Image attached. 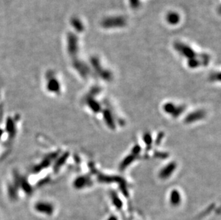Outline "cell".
Listing matches in <instances>:
<instances>
[{
  "label": "cell",
  "mask_w": 221,
  "mask_h": 220,
  "mask_svg": "<svg viewBox=\"0 0 221 220\" xmlns=\"http://www.w3.org/2000/svg\"><path fill=\"white\" fill-rule=\"evenodd\" d=\"M174 47L178 52L180 53V55L188 59V66L190 67L196 68L200 65H207V63L204 61L198 60V57H202L205 55H198L197 53L194 52V50H192L188 45H185L182 42H177L175 43Z\"/></svg>",
  "instance_id": "6da1fadb"
},
{
  "label": "cell",
  "mask_w": 221,
  "mask_h": 220,
  "mask_svg": "<svg viewBox=\"0 0 221 220\" xmlns=\"http://www.w3.org/2000/svg\"><path fill=\"white\" fill-rule=\"evenodd\" d=\"M125 19L123 17H113L103 20L102 25L104 28H115L125 26Z\"/></svg>",
  "instance_id": "7a4b0ae2"
},
{
  "label": "cell",
  "mask_w": 221,
  "mask_h": 220,
  "mask_svg": "<svg viewBox=\"0 0 221 220\" xmlns=\"http://www.w3.org/2000/svg\"><path fill=\"white\" fill-rule=\"evenodd\" d=\"M35 209L37 212L47 215H51L54 211L52 205L48 203H38L35 205Z\"/></svg>",
  "instance_id": "3957f363"
},
{
  "label": "cell",
  "mask_w": 221,
  "mask_h": 220,
  "mask_svg": "<svg viewBox=\"0 0 221 220\" xmlns=\"http://www.w3.org/2000/svg\"><path fill=\"white\" fill-rule=\"evenodd\" d=\"M175 170V165L174 163H171L169 165L166 166L162 170L160 171V176L161 178L166 179V178H168L171 177L172 173L174 172Z\"/></svg>",
  "instance_id": "277c9868"
},
{
  "label": "cell",
  "mask_w": 221,
  "mask_h": 220,
  "mask_svg": "<svg viewBox=\"0 0 221 220\" xmlns=\"http://www.w3.org/2000/svg\"><path fill=\"white\" fill-rule=\"evenodd\" d=\"M164 110L166 113L172 114L173 116L178 115L182 112V108L175 106V104L172 103H167L165 104Z\"/></svg>",
  "instance_id": "5b68a950"
},
{
  "label": "cell",
  "mask_w": 221,
  "mask_h": 220,
  "mask_svg": "<svg viewBox=\"0 0 221 220\" xmlns=\"http://www.w3.org/2000/svg\"><path fill=\"white\" fill-rule=\"evenodd\" d=\"M170 202L174 207L178 206L180 204L181 195L178 190L174 189L171 192V194H170Z\"/></svg>",
  "instance_id": "8992f818"
},
{
  "label": "cell",
  "mask_w": 221,
  "mask_h": 220,
  "mask_svg": "<svg viewBox=\"0 0 221 220\" xmlns=\"http://www.w3.org/2000/svg\"><path fill=\"white\" fill-rule=\"evenodd\" d=\"M204 113L203 112H193V113H191L190 114H189L188 117L186 118V122H192L194 121L197 120H200L203 117Z\"/></svg>",
  "instance_id": "52a82bcc"
},
{
  "label": "cell",
  "mask_w": 221,
  "mask_h": 220,
  "mask_svg": "<svg viewBox=\"0 0 221 220\" xmlns=\"http://www.w3.org/2000/svg\"><path fill=\"white\" fill-rule=\"evenodd\" d=\"M167 21L168 22V23L171 24H176L179 22L180 21V16L176 12H171L170 13L167 14Z\"/></svg>",
  "instance_id": "ba28073f"
},
{
  "label": "cell",
  "mask_w": 221,
  "mask_h": 220,
  "mask_svg": "<svg viewBox=\"0 0 221 220\" xmlns=\"http://www.w3.org/2000/svg\"><path fill=\"white\" fill-rule=\"evenodd\" d=\"M112 200H113V204L115 205L116 208L118 209H120L122 208V206H123L122 202H121V200L119 199L117 196H112Z\"/></svg>",
  "instance_id": "9c48e42d"
},
{
  "label": "cell",
  "mask_w": 221,
  "mask_h": 220,
  "mask_svg": "<svg viewBox=\"0 0 221 220\" xmlns=\"http://www.w3.org/2000/svg\"><path fill=\"white\" fill-rule=\"evenodd\" d=\"M107 220H118V217L115 216V215H111L110 217H109Z\"/></svg>",
  "instance_id": "30bf717a"
}]
</instances>
